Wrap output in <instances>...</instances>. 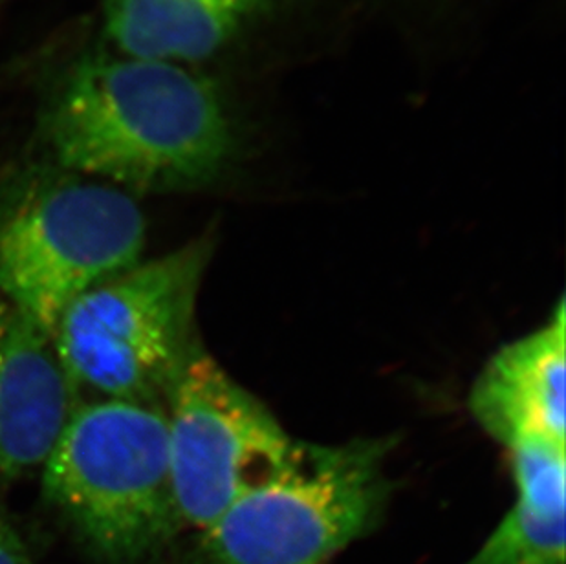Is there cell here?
I'll return each instance as SVG.
<instances>
[{"mask_svg":"<svg viewBox=\"0 0 566 564\" xmlns=\"http://www.w3.org/2000/svg\"><path fill=\"white\" fill-rule=\"evenodd\" d=\"M264 81L186 64L88 54L44 108L54 167L130 192L200 191L231 181L272 138Z\"/></svg>","mask_w":566,"mask_h":564,"instance_id":"6da1fadb","label":"cell"},{"mask_svg":"<svg viewBox=\"0 0 566 564\" xmlns=\"http://www.w3.org/2000/svg\"><path fill=\"white\" fill-rule=\"evenodd\" d=\"M41 484L44 501L99 563H145L182 532L164 405H77L41 468Z\"/></svg>","mask_w":566,"mask_h":564,"instance_id":"7a4b0ae2","label":"cell"},{"mask_svg":"<svg viewBox=\"0 0 566 564\" xmlns=\"http://www.w3.org/2000/svg\"><path fill=\"white\" fill-rule=\"evenodd\" d=\"M395 446L392 437L294 442L275 473L198 532L188 564H331L384 519Z\"/></svg>","mask_w":566,"mask_h":564,"instance_id":"3957f363","label":"cell"},{"mask_svg":"<svg viewBox=\"0 0 566 564\" xmlns=\"http://www.w3.org/2000/svg\"><path fill=\"white\" fill-rule=\"evenodd\" d=\"M145 242L130 192L41 170L0 200V295L54 336L70 304L144 261Z\"/></svg>","mask_w":566,"mask_h":564,"instance_id":"277c9868","label":"cell"},{"mask_svg":"<svg viewBox=\"0 0 566 564\" xmlns=\"http://www.w3.org/2000/svg\"><path fill=\"white\" fill-rule=\"evenodd\" d=\"M211 251L213 240H192L70 304L52 340L77 393L161 405L198 346L195 312Z\"/></svg>","mask_w":566,"mask_h":564,"instance_id":"5b68a950","label":"cell"},{"mask_svg":"<svg viewBox=\"0 0 566 564\" xmlns=\"http://www.w3.org/2000/svg\"><path fill=\"white\" fill-rule=\"evenodd\" d=\"M103 30L128 58L266 81L332 50L336 0H102Z\"/></svg>","mask_w":566,"mask_h":564,"instance_id":"8992f818","label":"cell"},{"mask_svg":"<svg viewBox=\"0 0 566 564\" xmlns=\"http://www.w3.org/2000/svg\"><path fill=\"white\" fill-rule=\"evenodd\" d=\"M167 455L180 530L202 532L294 448L272 410L200 345L167 393Z\"/></svg>","mask_w":566,"mask_h":564,"instance_id":"52a82bcc","label":"cell"},{"mask_svg":"<svg viewBox=\"0 0 566 564\" xmlns=\"http://www.w3.org/2000/svg\"><path fill=\"white\" fill-rule=\"evenodd\" d=\"M80 404L52 336L0 295V488L43 468Z\"/></svg>","mask_w":566,"mask_h":564,"instance_id":"ba28073f","label":"cell"},{"mask_svg":"<svg viewBox=\"0 0 566 564\" xmlns=\"http://www.w3.org/2000/svg\"><path fill=\"white\" fill-rule=\"evenodd\" d=\"M476 424L504 448L523 438L566 443V304L495 352L471 387Z\"/></svg>","mask_w":566,"mask_h":564,"instance_id":"9c48e42d","label":"cell"},{"mask_svg":"<svg viewBox=\"0 0 566 564\" xmlns=\"http://www.w3.org/2000/svg\"><path fill=\"white\" fill-rule=\"evenodd\" d=\"M566 515L515 501L481 549L462 564H565Z\"/></svg>","mask_w":566,"mask_h":564,"instance_id":"30bf717a","label":"cell"},{"mask_svg":"<svg viewBox=\"0 0 566 564\" xmlns=\"http://www.w3.org/2000/svg\"><path fill=\"white\" fill-rule=\"evenodd\" d=\"M506 449L515 501L546 515H566V443L523 438Z\"/></svg>","mask_w":566,"mask_h":564,"instance_id":"8fae6325","label":"cell"},{"mask_svg":"<svg viewBox=\"0 0 566 564\" xmlns=\"http://www.w3.org/2000/svg\"><path fill=\"white\" fill-rule=\"evenodd\" d=\"M0 564H32V555L22 533L0 513Z\"/></svg>","mask_w":566,"mask_h":564,"instance_id":"7c38bea8","label":"cell"}]
</instances>
